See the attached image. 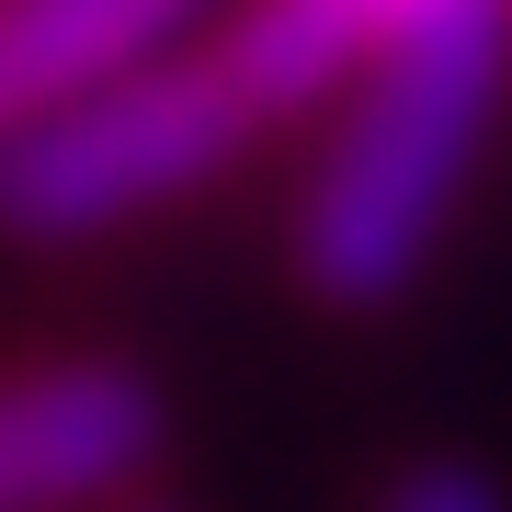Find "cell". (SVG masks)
I'll use <instances>...</instances> for the list:
<instances>
[{
  "instance_id": "1",
  "label": "cell",
  "mask_w": 512,
  "mask_h": 512,
  "mask_svg": "<svg viewBox=\"0 0 512 512\" xmlns=\"http://www.w3.org/2000/svg\"><path fill=\"white\" fill-rule=\"evenodd\" d=\"M501 80H512V0H433L342 80L353 103L296 205V274L330 308H387L433 262Z\"/></svg>"
},
{
  "instance_id": "2",
  "label": "cell",
  "mask_w": 512,
  "mask_h": 512,
  "mask_svg": "<svg viewBox=\"0 0 512 512\" xmlns=\"http://www.w3.org/2000/svg\"><path fill=\"white\" fill-rule=\"evenodd\" d=\"M274 114L239 92V69L217 46L160 57L137 46L126 69L80 80L69 103H46L35 126L0 137V228L12 239H103L148 217V205L194 194L205 171H228Z\"/></svg>"
},
{
  "instance_id": "3",
  "label": "cell",
  "mask_w": 512,
  "mask_h": 512,
  "mask_svg": "<svg viewBox=\"0 0 512 512\" xmlns=\"http://www.w3.org/2000/svg\"><path fill=\"white\" fill-rule=\"evenodd\" d=\"M160 467V387L137 365L0 376V512H92Z\"/></svg>"
},
{
  "instance_id": "4",
  "label": "cell",
  "mask_w": 512,
  "mask_h": 512,
  "mask_svg": "<svg viewBox=\"0 0 512 512\" xmlns=\"http://www.w3.org/2000/svg\"><path fill=\"white\" fill-rule=\"evenodd\" d=\"M183 12L194 0H0V137L69 103L80 80L126 69L137 46H160Z\"/></svg>"
},
{
  "instance_id": "5",
  "label": "cell",
  "mask_w": 512,
  "mask_h": 512,
  "mask_svg": "<svg viewBox=\"0 0 512 512\" xmlns=\"http://www.w3.org/2000/svg\"><path fill=\"white\" fill-rule=\"evenodd\" d=\"M387 512H501V490L478 467H410L399 490H387Z\"/></svg>"
}]
</instances>
